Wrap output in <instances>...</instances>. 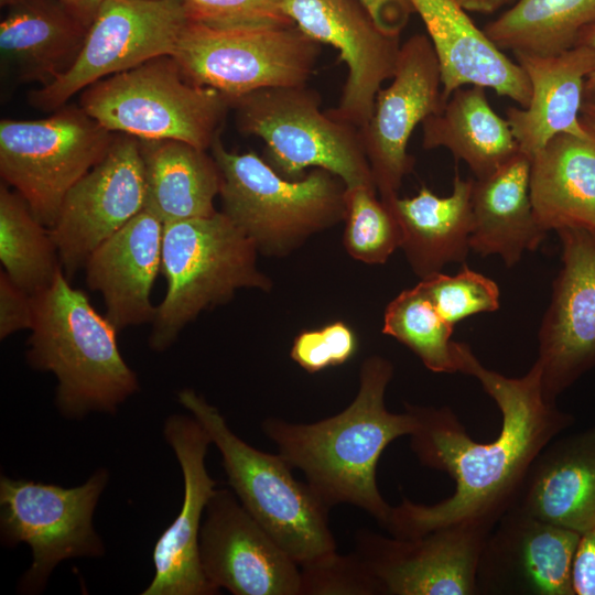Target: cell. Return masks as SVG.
Returning <instances> with one entry per match:
<instances>
[{"label": "cell", "instance_id": "11", "mask_svg": "<svg viewBox=\"0 0 595 595\" xmlns=\"http://www.w3.org/2000/svg\"><path fill=\"white\" fill-rule=\"evenodd\" d=\"M108 478L100 468L83 485L64 488L1 477V539L8 547L25 542L32 551L31 566L21 580L23 592H41L63 560L104 555L93 515Z\"/></svg>", "mask_w": 595, "mask_h": 595}, {"label": "cell", "instance_id": "5", "mask_svg": "<svg viewBox=\"0 0 595 595\" xmlns=\"http://www.w3.org/2000/svg\"><path fill=\"white\" fill-rule=\"evenodd\" d=\"M258 250L224 213L163 225L161 271L165 296L149 345L164 351L203 311L230 301L240 289L272 290L257 266Z\"/></svg>", "mask_w": 595, "mask_h": 595}, {"label": "cell", "instance_id": "26", "mask_svg": "<svg viewBox=\"0 0 595 595\" xmlns=\"http://www.w3.org/2000/svg\"><path fill=\"white\" fill-rule=\"evenodd\" d=\"M530 170L531 160L519 151L493 173L474 180L470 250L483 257L498 255L512 267L542 242L547 231L534 217Z\"/></svg>", "mask_w": 595, "mask_h": 595}, {"label": "cell", "instance_id": "22", "mask_svg": "<svg viewBox=\"0 0 595 595\" xmlns=\"http://www.w3.org/2000/svg\"><path fill=\"white\" fill-rule=\"evenodd\" d=\"M162 235L163 223L143 208L85 263L87 285L102 295L106 316L118 331L154 320L150 293L161 270Z\"/></svg>", "mask_w": 595, "mask_h": 595}, {"label": "cell", "instance_id": "2", "mask_svg": "<svg viewBox=\"0 0 595 595\" xmlns=\"http://www.w3.org/2000/svg\"><path fill=\"white\" fill-rule=\"evenodd\" d=\"M392 377V363L372 355L363 361L357 394L342 412L313 423L279 418L261 423L278 453L305 475L306 483L329 508L338 504L356 506L382 527L392 507L378 489L379 458L392 441L411 435L418 426L408 407L403 413L387 409L385 394Z\"/></svg>", "mask_w": 595, "mask_h": 595}, {"label": "cell", "instance_id": "39", "mask_svg": "<svg viewBox=\"0 0 595 595\" xmlns=\"http://www.w3.org/2000/svg\"><path fill=\"white\" fill-rule=\"evenodd\" d=\"M34 322L33 299L14 283L2 270L0 272V338L20 329H31Z\"/></svg>", "mask_w": 595, "mask_h": 595}, {"label": "cell", "instance_id": "3", "mask_svg": "<svg viewBox=\"0 0 595 595\" xmlns=\"http://www.w3.org/2000/svg\"><path fill=\"white\" fill-rule=\"evenodd\" d=\"M34 322L26 360L57 379L55 403L69 419L90 411L115 413L139 389L125 361L118 329L99 314L83 291L73 288L63 268L53 282L32 295Z\"/></svg>", "mask_w": 595, "mask_h": 595}, {"label": "cell", "instance_id": "15", "mask_svg": "<svg viewBox=\"0 0 595 595\" xmlns=\"http://www.w3.org/2000/svg\"><path fill=\"white\" fill-rule=\"evenodd\" d=\"M442 77L437 56L425 34L400 46L391 83L378 91L372 115L360 130L379 197L398 196L414 160L407 148L418 125L442 109Z\"/></svg>", "mask_w": 595, "mask_h": 595}, {"label": "cell", "instance_id": "46", "mask_svg": "<svg viewBox=\"0 0 595 595\" xmlns=\"http://www.w3.org/2000/svg\"><path fill=\"white\" fill-rule=\"evenodd\" d=\"M29 0H0V6L1 7H7V8H13V7H17V6H20L24 2H26Z\"/></svg>", "mask_w": 595, "mask_h": 595}, {"label": "cell", "instance_id": "33", "mask_svg": "<svg viewBox=\"0 0 595 595\" xmlns=\"http://www.w3.org/2000/svg\"><path fill=\"white\" fill-rule=\"evenodd\" d=\"M453 328L419 284L401 291L383 314L382 333L405 345L437 374L458 371L451 339Z\"/></svg>", "mask_w": 595, "mask_h": 595}, {"label": "cell", "instance_id": "9", "mask_svg": "<svg viewBox=\"0 0 595 595\" xmlns=\"http://www.w3.org/2000/svg\"><path fill=\"white\" fill-rule=\"evenodd\" d=\"M115 133L79 105L36 120L0 121V174L52 227L68 190L107 154Z\"/></svg>", "mask_w": 595, "mask_h": 595}, {"label": "cell", "instance_id": "14", "mask_svg": "<svg viewBox=\"0 0 595 595\" xmlns=\"http://www.w3.org/2000/svg\"><path fill=\"white\" fill-rule=\"evenodd\" d=\"M145 177L138 138L121 134L105 158L66 193L50 235L65 275L85 267L90 253L139 214Z\"/></svg>", "mask_w": 595, "mask_h": 595}, {"label": "cell", "instance_id": "8", "mask_svg": "<svg viewBox=\"0 0 595 595\" xmlns=\"http://www.w3.org/2000/svg\"><path fill=\"white\" fill-rule=\"evenodd\" d=\"M228 99L237 129L263 140L267 162L281 176L299 180L318 167L346 188L375 186L360 130L322 111L316 90L274 87Z\"/></svg>", "mask_w": 595, "mask_h": 595}, {"label": "cell", "instance_id": "32", "mask_svg": "<svg viewBox=\"0 0 595 595\" xmlns=\"http://www.w3.org/2000/svg\"><path fill=\"white\" fill-rule=\"evenodd\" d=\"M0 260L3 271L31 295L46 289L63 268L48 228L4 182L0 185Z\"/></svg>", "mask_w": 595, "mask_h": 595}, {"label": "cell", "instance_id": "21", "mask_svg": "<svg viewBox=\"0 0 595 595\" xmlns=\"http://www.w3.org/2000/svg\"><path fill=\"white\" fill-rule=\"evenodd\" d=\"M437 56L442 99L466 85L490 88L526 108L531 85L522 69L476 26L456 0H410Z\"/></svg>", "mask_w": 595, "mask_h": 595}, {"label": "cell", "instance_id": "27", "mask_svg": "<svg viewBox=\"0 0 595 595\" xmlns=\"http://www.w3.org/2000/svg\"><path fill=\"white\" fill-rule=\"evenodd\" d=\"M473 183L470 177H461L456 167L448 196H437L422 185L413 197L383 201L401 226V249L420 279L466 260L473 231Z\"/></svg>", "mask_w": 595, "mask_h": 595}, {"label": "cell", "instance_id": "42", "mask_svg": "<svg viewBox=\"0 0 595 595\" xmlns=\"http://www.w3.org/2000/svg\"><path fill=\"white\" fill-rule=\"evenodd\" d=\"M63 3L87 26L94 21L105 0H62Z\"/></svg>", "mask_w": 595, "mask_h": 595}, {"label": "cell", "instance_id": "4", "mask_svg": "<svg viewBox=\"0 0 595 595\" xmlns=\"http://www.w3.org/2000/svg\"><path fill=\"white\" fill-rule=\"evenodd\" d=\"M221 174V213L264 256L290 255L311 236L344 220L346 185L315 167L299 180L281 176L253 151H228L219 137L210 147Z\"/></svg>", "mask_w": 595, "mask_h": 595}, {"label": "cell", "instance_id": "17", "mask_svg": "<svg viewBox=\"0 0 595 595\" xmlns=\"http://www.w3.org/2000/svg\"><path fill=\"white\" fill-rule=\"evenodd\" d=\"M282 8L304 34L339 52L347 78L337 106L326 111L361 130L393 76L400 36L380 30L358 0H282Z\"/></svg>", "mask_w": 595, "mask_h": 595}, {"label": "cell", "instance_id": "41", "mask_svg": "<svg viewBox=\"0 0 595 595\" xmlns=\"http://www.w3.org/2000/svg\"><path fill=\"white\" fill-rule=\"evenodd\" d=\"M380 30L399 35L414 12L410 0H358Z\"/></svg>", "mask_w": 595, "mask_h": 595}, {"label": "cell", "instance_id": "1", "mask_svg": "<svg viewBox=\"0 0 595 595\" xmlns=\"http://www.w3.org/2000/svg\"><path fill=\"white\" fill-rule=\"evenodd\" d=\"M454 353L457 370L476 378L496 402L501 428L495 440L480 443L450 408L405 404L418 420L410 435L412 452L423 466L446 473L455 489L434 505L402 498L383 527L397 538L464 521L495 526L511 508L534 457L574 424L571 413L544 397L538 360L524 376L512 378L485 367L466 343L454 342Z\"/></svg>", "mask_w": 595, "mask_h": 595}, {"label": "cell", "instance_id": "12", "mask_svg": "<svg viewBox=\"0 0 595 595\" xmlns=\"http://www.w3.org/2000/svg\"><path fill=\"white\" fill-rule=\"evenodd\" d=\"M187 21L182 0H105L75 64L53 83L31 90L29 102L55 111L102 78L172 55Z\"/></svg>", "mask_w": 595, "mask_h": 595}, {"label": "cell", "instance_id": "38", "mask_svg": "<svg viewBox=\"0 0 595 595\" xmlns=\"http://www.w3.org/2000/svg\"><path fill=\"white\" fill-rule=\"evenodd\" d=\"M357 347L355 332L346 323L337 321L320 329L299 333L293 340L290 357L302 369L314 374L345 364L355 355Z\"/></svg>", "mask_w": 595, "mask_h": 595}, {"label": "cell", "instance_id": "35", "mask_svg": "<svg viewBox=\"0 0 595 595\" xmlns=\"http://www.w3.org/2000/svg\"><path fill=\"white\" fill-rule=\"evenodd\" d=\"M418 284L452 325L465 317L499 309L497 283L465 263L455 275L437 272L421 279Z\"/></svg>", "mask_w": 595, "mask_h": 595}, {"label": "cell", "instance_id": "19", "mask_svg": "<svg viewBox=\"0 0 595 595\" xmlns=\"http://www.w3.org/2000/svg\"><path fill=\"white\" fill-rule=\"evenodd\" d=\"M581 533L508 510L483 547L477 595H575L572 571Z\"/></svg>", "mask_w": 595, "mask_h": 595}, {"label": "cell", "instance_id": "40", "mask_svg": "<svg viewBox=\"0 0 595 595\" xmlns=\"http://www.w3.org/2000/svg\"><path fill=\"white\" fill-rule=\"evenodd\" d=\"M572 585L575 595H595V527L581 534L573 562Z\"/></svg>", "mask_w": 595, "mask_h": 595}, {"label": "cell", "instance_id": "28", "mask_svg": "<svg viewBox=\"0 0 595 595\" xmlns=\"http://www.w3.org/2000/svg\"><path fill=\"white\" fill-rule=\"evenodd\" d=\"M530 195L544 231L581 227L595 232V133H561L531 159Z\"/></svg>", "mask_w": 595, "mask_h": 595}, {"label": "cell", "instance_id": "36", "mask_svg": "<svg viewBox=\"0 0 595 595\" xmlns=\"http://www.w3.org/2000/svg\"><path fill=\"white\" fill-rule=\"evenodd\" d=\"M300 571V595H382L379 582L356 551L331 552Z\"/></svg>", "mask_w": 595, "mask_h": 595}, {"label": "cell", "instance_id": "10", "mask_svg": "<svg viewBox=\"0 0 595 595\" xmlns=\"http://www.w3.org/2000/svg\"><path fill=\"white\" fill-rule=\"evenodd\" d=\"M321 45L296 25L216 29L188 20L172 56L188 82L231 98L306 85Z\"/></svg>", "mask_w": 595, "mask_h": 595}, {"label": "cell", "instance_id": "16", "mask_svg": "<svg viewBox=\"0 0 595 595\" xmlns=\"http://www.w3.org/2000/svg\"><path fill=\"white\" fill-rule=\"evenodd\" d=\"M562 268L538 334L544 397L558 396L595 368V232L556 230Z\"/></svg>", "mask_w": 595, "mask_h": 595}, {"label": "cell", "instance_id": "44", "mask_svg": "<svg viewBox=\"0 0 595 595\" xmlns=\"http://www.w3.org/2000/svg\"><path fill=\"white\" fill-rule=\"evenodd\" d=\"M466 11L477 13H491L498 10L505 0H456Z\"/></svg>", "mask_w": 595, "mask_h": 595}, {"label": "cell", "instance_id": "34", "mask_svg": "<svg viewBox=\"0 0 595 595\" xmlns=\"http://www.w3.org/2000/svg\"><path fill=\"white\" fill-rule=\"evenodd\" d=\"M375 186L346 188L344 247L347 253L366 264H383L401 248L403 234L390 207Z\"/></svg>", "mask_w": 595, "mask_h": 595}, {"label": "cell", "instance_id": "18", "mask_svg": "<svg viewBox=\"0 0 595 595\" xmlns=\"http://www.w3.org/2000/svg\"><path fill=\"white\" fill-rule=\"evenodd\" d=\"M199 556L206 578L235 595H300V565L244 508L216 488L205 508Z\"/></svg>", "mask_w": 595, "mask_h": 595}, {"label": "cell", "instance_id": "31", "mask_svg": "<svg viewBox=\"0 0 595 595\" xmlns=\"http://www.w3.org/2000/svg\"><path fill=\"white\" fill-rule=\"evenodd\" d=\"M595 23V0H517L483 31L502 52L556 55Z\"/></svg>", "mask_w": 595, "mask_h": 595}, {"label": "cell", "instance_id": "30", "mask_svg": "<svg viewBox=\"0 0 595 595\" xmlns=\"http://www.w3.org/2000/svg\"><path fill=\"white\" fill-rule=\"evenodd\" d=\"M485 89L459 87L441 110L422 122L423 149H447L476 178L493 173L519 152L508 120L491 108Z\"/></svg>", "mask_w": 595, "mask_h": 595}, {"label": "cell", "instance_id": "23", "mask_svg": "<svg viewBox=\"0 0 595 595\" xmlns=\"http://www.w3.org/2000/svg\"><path fill=\"white\" fill-rule=\"evenodd\" d=\"M513 55L531 85L528 106L506 110L519 151L531 160L558 134L586 136L580 112L585 80L595 69V48L580 44L556 55Z\"/></svg>", "mask_w": 595, "mask_h": 595}, {"label": "cell", "instance_id": "20", "mask_svg": "<svg viewBox=\"0 0 595 595\" xmlns=\"http://www.w3.org/2000/svg\"><path fill=\"white\" fill-rule=\"evenodd\" d=\"M163 435L180 463L184 498L177 517L154 545V577L141 594H218L219 589L206 578L199 556L202 518L216 489L205 466L210 437L194 416L181 414L166 419Z\"/></svg>", "mask_w": 595, "mask_h": 595}, {"label": "cell", "instance_id": "47", "mask_svg": "<svg viewBox=\"0 0 595 595\" xmlns=\"http://www.w3.org/2000/svg\"><path fill=\"white\" fill-rule=\"evenodd\" d=\"M506 2L510 1V0H505Z\"/></svg>", "mask_w": 595, "mask_h": 595}, {"label": "cell", "instance_id": "29", "mask_svg": "<svg viewBox=\"0 0 595 595\" xmlns=\"http://www.w3.org/2000/svg\"><path fill=\"white\" fill-rule=\"evenodd\" d=\"M145 177L144 209L163 225L216 214L221 174L207 150L178 140L139 139Z\"/></svg>", "mask_w": 595, "mask_h": 595}, {"label": "cell", "instance_id": "6", "mask_svg": "<svg viewBox=\"0 0 595 595\" xmlns=\"http://www.w3.org/2000/svg\"><path fill=\"white\" fill-rule=\"evenodd\" d=\"M221 454L228 483L244 508L300 565L336 551L329 507L278 453L250 446L228 426L219 410L193 389L177 394Z\"/></svg>", "mask_w": 595, "mask_h": 595}, {"label": "cell", "instance_id": "45", "mask_svg": "<svg viewBox=\"0 0 595 595\" xmlns=\"http://www.w3.org/2000/svg\"><path fill=\"white\" fill-rule=\"evenodd\" d=\"M580 120L585 128L595 133V102L583 101Z\"/></svg>", "mask_w": 595, "mask_h": 595}, {"label": "cell", "instance_id": "7", "mask_svg": "<svg viewBox=\"0 0 595 595\" xmlns=\"http://www.w3.org/2000/svg\"><path fill=\"white\" fill-rule=\"evenodd\" d=\"M79 106L113 133L178 140L208 150L230 111L227 96L188 82L172 55L149 60L86 87Z\"/></svg>", "mask_w": 595, "mask_h": 595}, {"label": "cell", "instance_id": "24", "mask_svg": "<svg viewBox=\"0 0 595 595\" xmlns=\"http://www.w3.org/2000/svg\"><path fill=\"white\" fill-rule=\"evenodd\" d=\"M509 510L584 533L595 527V425L554 437L532 461Z\"/></svg>", "mask_w": 595, "mask_h": 595}, {"label": "cell", "instance_id": "37", "mask_svg": "<svg viewBox=\"0 0 595 595\" xmlns=\"http://www.w3.org/2000/svg\"><path fill=\"white\" fill-rule=\"evenodd\" d=\"M190 21L216 29L292 26L282 0H182Z\"/></svg>", "mask_w": 595, "mask_h": 595}, {"label": "cell", "instance_id": "43", "mask_svg": "<svg viewBox=\"0 0 595 595\" xmlns=\"http://www.w3.org/2000/svg\"><path fill=\"white\" fill-rule=\"evenodd\" d=\"M580 44L588 45L595 48V23L582 31L576 45ZM583 99L587 102H595V69L585 80Z\"/></svg>", "mask_w": 595, "mask_h": 595}, {"label": "cell", "instance_id": "13", "mask_svg": "<svg viewBox=\"0 0 595 595\" xmlns=\"http://www.w3.org/2000/svg\"><path fill=\"white\" fill-rule=\"evenodd\" d=\"M493 528L488 522L464 521L410 539L361 529L355 551L382 595H477L478 561Z\"/></svg>", "mask_w": 595, "mask_h": 595}, {"label": "cell", "instance_id": "25", "mask_svg": "<svg viewBox=\"0 0 595 595\" xmlns=\"http://www.w3.org/2000/svg\"><path fill=\"white\" fill-rule=\"evenodd\" d=\"M88 28L62 0H29L0 23L1 67L17 84L48 85L75 64Z\"/></svg>", "mask_w": 595, "mask_h": 595}]
</instances>
